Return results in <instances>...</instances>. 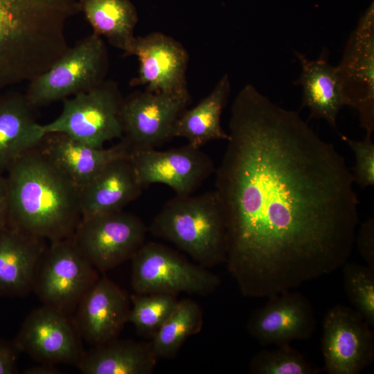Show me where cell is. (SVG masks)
Masks as SVG:
<instances>
[{
	"label": "cell",
	"mask_w": 374,
	"mask_h": 374,
	"mask_svg": "<svg viewBox=\"0 0 374 374\" xmlns=\"http://www.w3.org/2000/svg\"><path fill=\"white\" fill-rule=\"evenodd\" d=\"M321 351L328 374H358L373 362V332L355 310L335 305L323 320Z\"/></svg>",
	"instance_id": "cell-13"
},
{
	"label": "cell",
	"mask_w": 374,
	"mask_h": 374,
	"mask_svg": "<svg viewBox=\"0 0 374 374\" xmlns=\"http://www.w3.org/2000/svg\"><path fill=\"white\" fill-rule=\"evenodd\" d=\"M358 251L367 265L374 269V220L368 218L359 225L355 235Z\"/></svg>",
	"instance_id": "cell-31"
},
{
	"label": "cell",
	"mask_w": 374,
	"mask_h": 374,
	"mask_svg": "<svg viewBox=\"0 0 374 374\" xmlns=\"http://www.w3.org/2000/svg\"><path fill=\"white\" fill-rule=\"evenodd\" d=\"M73 314L43 305L25 319L12 341L39 363L77 366L84 354Z\"/></svg>",
	"instance_id": "cell-12"
},
{
	"label": "cell",
	"mask_w": 374,
	"mask_h": 374,
	"mask_svg": "<svg viewBox=\"0 0 374 374\" xmlns=\"http://www.w3.org/2000/svg\"><path fill=\"white\" fill-rule=\"evenodd\" d=\"M79 8L93 34L104 37L114 47L125 52L135 37L138 18L129 0H81Z\"/></svg>",
	"instance_id": "cell-25"
},
{
	"label": "cell",
	"mask_w": 374,
	"mask_h": 374,
	"mask_svg": "<svg viewBox=\"0 0 374 374\" xmlns=\"http://www.w3.org/2000/svg\"><path fill=\"white\" fill-rule=\"evenodd\" d=\"M157 361L150 342L116 338L85 350L76 367L85 374H150Z\"/></svg>",
	"instance_id": "cell-23"
},
{
	"label": "cell",
	"mask_w": 374,
	"mask_h": 374,
	"mask_svg": "<svg viewBox=\"0 0 374 374\" xmlns=\"http://www.w3.org/2000/svg\"><path fill=\"white\" fill-rule=\"evenodd\" d=\"M202 325L200 306L190 299L179 301L175 310L152 337L150 344L157 359L174 357L186 339L200 331Z\"/></svg>",
	"instance_id": "cell-26"
},
{
	"label": "cell",
	"mask_w": 374,
	"mask_h": 374,
	"mask_svg": "<svg viewBox=\"0 0 374 374\" xmlns=\"http://www.w3.org/2000/svg\"><path fill=\"white\" fill-rule=\"evenodd\" d=\"M38 150L80 190L111 162L130 158L132 150L121 139L107 148H97L61 133L46 134Z\"/></svg>",
	"instance_id": "cell-18"
},
{
	"label": "cell",
	"mask_w": 374,
	"mask_h": 374,
	"mask_svg": "<svg viewBox=\"0 0 374 374\" xmlns=\"http://www.w3.org/2000/svg\"><path fill=\"white\" fill-rule=\"evenodd\" d=\"M45 240L8 225L0 228V296H23L32 291Z\"/></svg>",
	"instance_id": "cell-19"
},
{
	"label": "cell",
	"mask_w": 374,
	"mask_h": 374,
	"mask_svg": "<svg viewBox=\"0 0 374 374\" xmlns=\"http://www.w3.org/2000/svg\"><path fill=\"white\" fill-rule=\"evenodd\" d=\"M352 149L355 156V166L351 171L354 182L362 188L373 186L374 184V143L371 134H366L361 141L348 139L340 134Z\"/></svg>",
	"instance_id": "cell-30"
},
{
	"label": "cell",
	"mask_w": 374,
	"mask_h": 374,
	"mask_svg": "<svg viewBox=\"0 0 374 374\" xmlns=\"http://www.w3.org/2000/svg\"><path fill=\"white\" fill-rule=\"evenodd\" d=\"M26 95L0 93V173L27 151L37 148L46 135L35 120Z\"/></svg>",
	"instance_id": "cell-21"
},
{
	"label": "cell",
	"mask_w": 374,
	"mask_h": 374,
	"mask_svg": "<svg viewBox=\"0 0 374 374\" xmlns=\"http://www.w3.org/2000/svg\"><path fill=\"white\" fill-rule=\"evenodd\" d=\"M343 267L344 287L355 310L371 327H374V269L348 262Z\"/></svg>",
	"instance_id": "cell-29"
},
{
	"label": "cell",
	"mask_w": 374,
	"mask_h": 374,
	"mask_svg": "<svg viewBox=\"0 0 374 374\" xmlns=\"http://www.w3.org/2000/svg\"><path fill=\"white\" fill-rule=\"evenodd\" d=\"M328 54L325 49L312 60L295 51L301 73L294 84L302 87V105L309 109L310 118L323 119L337 130V115L345 105L336 69L330 64Z\"/></svg>",
	"instance_id": "cell-22"
},
{
	"label": "cell",
	"mask_w": 374,
	"mask_h": 374,
	"mask_svg": "<svg viewBox=\"0 0 374 374\" xmlns=\"http://www.w3.org/2000/svg\"><path fill=\"white\" fill-rule=\"evenodd\" d=\"M8 192L6 177L0 173V228L8 225Z\"/></svg>",
	"instance_id": "cell-33"
},
{
	"label": "cell",
	"mask_w": 374,
	"mask_h": 374,
	"mask_svg": "<svg viewBox=\"0 0 374 374\" xmlns=\"http://www.w3.org/2000/svg\"><path fill=\"white\" fill-rule=\"evenodd\" d=\"M150 231L174 244L204 267L226 262V221L215 191L176 195L154 217Z\"/></svg>",
	"instance_id": "cell-4"
},
{
	"label": "cell",
	"mask_w": 374,
	"mask_h": 374,
	"mask_svg": "<svg viewBox=\"0 0 374 374\" xmlns=\"http://www.w3.org/2000/svg\"><path fill=\"white\" fill-rule=\"evenodd\" d=\"M20 351L14 342L0 339V374H14L17 371V357Z\"/></svg>",
	"instance_id": "cell-32"
},
{
	"label": "cell",
	"mask_w": 374,
	"mask_h": 374,
	"mask_svg": "<svg viewBox=\"0 0 374 374\" xmlns=\"http://www.w3.org/2000/svg\"><path fill=\"white\" fill-rule=\"evenodd\" d=\"M231 92L227 74L217 82L211 93L191 109H186L179 117L174 137H182L188 143L200 148L214 140L229 139L221 125V116Z\"/></svg>",
	"instance_id": "cell-24"
},
{
	"label": "cell",
	"mask_w": 374,
	"mask_h": 374,
	"mask_svg": "<svg viewBox=\"0 0 374 374\" xmlns=\"http://www.w3.org/2000/svg\"><path fill=\"white\" fill-rule=\"evenodd\" d=\"M316 323L309 299L290 290L269 296L263 306L251 314L247 329L260 345L279 346L310 338Z\"/></svg>",
	"instance_id": "cell-16"
},
{
	"label": "cell",
	"mask_w": 374,
	"mask_h": 374,
	"mask_svg": "<svg viewBox=\"0 0 374 374\" xmlns=\"http://www.w3.org/2000/svg\"><path fill=\"white\" fill-rule=\"evenodd\" d=\"M6 172L8 225L50 242L72 238L82 218L80 188L37 148Z\"/></svg>",
	"instance_id": "cell-2"
},
{
	"label": "cell",
	"mask_w": 374,
	"mask_h": 374,
	"mask_svg": "<svg viewBox=\"0 0 374 374\" xmlns=\"http://www.w3.org/2000/svg\"><path fill=\"white\" fill-rule=\"evenodd\" d=\"M127 322L138 334L152 337L178 305L177 295L168 294H134L130 296Z\"/></svg>",
	"instance_id": "cell-27"
},
{
	"label": "cell",
	"mask_w": 374,
	"mask_h": 374,
	"mask_svg": "<svg viewBox=\"0 0 374 374\" xmlns=\"http://www.w3.org/2000/svg\"><path fill=\"white\" fill-rule=\"evenodd\" d=\"M124 56H136L138 75L130 85L161 93H186L188 55L181 43L160 32L135 37Z\"/></svg>",
	"instance_id": "cell-15"
},
{
	"label": "cell",
	"mask_w": 374,
	"mask_h": 374,
	"mask_svg": "<svg viewBox=\"0 0 374 374\" xmlns=\"http://www.w3.org/2000/svg\"><path fill=\"white\" fill-rule=\"evenodd\" d=\"M98 278V271L69 238L50 242L46 246L32 291L44 305L73 314L82 298Z\"/></svg>",
	"instance_id": "cell-8"
},
{
	"label": "cell",
	"mask_w": 374,
	"mask_h": 374,
	"mask_svg": "<svg viewBox=\"0 0 374 374\" xmlns=\"http://www.w3.org/2000/svg\"><path fill=\"white\" fill-rule=\"evenodd\" d=\"M143 189L130 158L115 160L80 189L82 219L122 211Z\"/></svg>",
	"instance_id": "cell-20"
},
{
	"label": "cell",
	"mask_w": 374,
	"mask_h": 374,
	"mask_svg": "<svg viewBox=\"0 0 374 374\" xmlns=\"http://www.w3.org/2000/svg\"><path fill=\"white\" fill-rule=\"evenodd\" d=\"M123 98L118 85L105 80L98 86L64 100L62 112L42 125L45 134L61 133L94 147L122 139Z\"/></svg>",
	"instance_id": "cell-6"
},
{
	"label": "cell",
	"mask_w": 374,
	"mask_h": 374,
	"mask_svg": "<svg viewBox=\"0 0 374 374\" xmlns=\"http://www.w3.org/2000/svg\"><path fill=\"white\" fill-rule=\"evenodd\" d=\"M189 102L188 92L145 90L123 98V139L129 143L132 152L155 149L173 138L175 124Z\"/></svg>",
	"instance_id": "cell-10"
},
{
	"label": "cell",
	"mask_w": 374,
	"mask_h": 374,
	"mask_svg": "<svg viewBox=\"0 0 374 374\" xmlns=\"http://www.w3.org/2000/svg\"><path fill=\"white\" fill-rule=\"evenodd\" d=\"M147 228L138 216L122 211L82 219L72 240L101 272L132 259L145 243Z\"/></svg>",
	"instance_id": "cell-9"
},
{
	"label": "cell",
	"mask_w": 374,
	"mask_h": 374,
	"mask_svg": "<svg viewBox=\"0 0 374 374\" xmlns=\"http://www.w3.org/2000/svg\"><path fill=\"white\" fill-rule=\"evenodd\" d=\"M229 127L215 191L226 262L242 294L269 297L342 267L359 222L344 158L250 84L233 101Z\"/></svg>",
	"instance_id": "cell-1"
},
{
	"label": "cell",
	"mask_w": 374,
	"mask_h": 374,
	"mask_svg": "<svg viewBox=\"0 0 374 374\" xmlns=\"http://www.w3.org/2000/svg\"><path fill=\"white\" fill-rule=\"evenodd\" d=\"M249 372L252 374H318L321 370L287 344L258 351L250 360Z\"/></svg>",
	"instance_id": "cell-28"
},
{
	"label": "cell",
	"mask_w": 374,
	"mask_h": 374,
	"mask_svg": "<svg viewBox=\"0 0 374 374\" xmlns=\"http://www.w3.org/2000/svg\"><path fill=\"white\" fill-rule=\"evenodd\" d=\"M130 159L143 188L163 184L178 196L192 195L215 170L210 157L188 143L165 151L132 152Z\"/></svg>",
	"instance_id": "cell-14"
},
{
	"label": "cell",
	"mask_w": 374,
	"mask_h": 374,
	"mask_svg": "<svg viewBox=\"0 0 374 374\" xmlns=\"http://www.w3.org/2000/svg\"><path fill=\"white\" fill-rule=\"evenodd\" d=\"M45 0H0V89L30 82L69 47Z\"/></svg>",
	"instance_id": "cell-3"
},
{
	"label": "cell",
	"mask_w": 374,
	"mask_h": 374,
	"mask_svg": "<svg viewBox=\"0 0 374 374\" xmlns=\"http://www.w3.org/2000/svg\"><path fill=\"white\" fill-rule=\"evenodd\" d=\"M131 260V286L135 294L186 292L204 296L221 284L216 274L158 242H145Z\"/></svg>",
	"instance_id": "cell-7"
},
{
	"label": "cell",
	"mask_w": 374,
	"mask_h": 374,
	"mask_svg": "<svg viewBox=\"0 0 374 374\" xmlns=\"http://www.w3.org/2000/svg\"><path fill=\"white\" fill-rule=\"evenodd\" d=\"M107 69L106 46L102 37L92 33L30 80L25 95L33 107L64 100L102 83Z\"/></svg>",
	"instance_id": "cell-5"
},
{
	"label": "cell",
	"mask_w": 374,
	"mask_h": 374,
	"mask_svg": "<svg viewBox=\"0 0 374 374\" xmlns=\"http://www.w3.org/2000/svg\"><path fill=\"white\" fill-rule=\"evenodd\" d=\"M130 310V297L105 276L84 295L73 317L82 339L93 346L118 338Z\"/></svg>",
	"instance_id": "cell-17"
},
{
	"label": "cell",
	"mask_w": 374,
	"mask_h": 374,
	"mask_svg": "<svg viewBox=\"0 0 374 374\" xmlns=\"http://www.w3.org/2000/svg\"><path fill=\"white\" fill-rule=\"evenodd\" d=\"M344 105L358 113L367 134L374 130V12L372 4L351 33L335 66Z\"/></svg>",
	"instance_id": "cell-11"
},
{
	"label": "cell",
	"mask_w": 374,
	"mask_h": 374,
	"mask_svg": "<svg viewBox=\"0 0 374 374\" xmlns=\"http://www.w3.org/2000/svg\"><path fill=\"white\" fill-rule=\"evenodd\" d=\"M60 373V370L55 367V365L44 363H39V365L30 367L24 371L25 374H57Z\"/></svg>",
	"instance_id": "cell-34"
}]
</instances>
